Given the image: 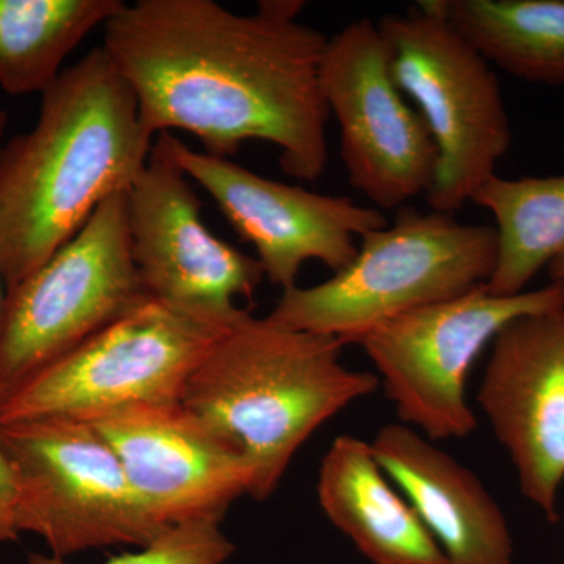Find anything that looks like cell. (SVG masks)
I'll return each instance as SVG.
<instances>
[{
	"label": "cell",
	"mask_w": 564,
	"mask_h": 564,
	"mask_svg": "<svg viewBox=\"0 0 564 564\" xmlns=\"http://www.w3.org/2000/svg\"><path fill=\"white\" fill-rule=\"evenodd\" d=\"M343 347L250 314L188 378L181 403L242 447L254 469L252 499H269L315 430L380 383L344 366Z\"/></svg>",
	"instance_id": "cell-3"
},
{
	"label": "cell",
	"mask_w": 564,
	"mask_h": 564,
	"mask_svg": "<svg viewBox=\"0 0 564 564\" xmlns=\"http://www.w3.org/2000/svg\"><path fill=\"white\" fill-rule=\"evenodd\" d=\"M470 202L491 212L499 254L486 288L511 296L564 252V174L505 180L494 174Z\"/></svg>",
	"instance_id": "cell-18"
},
{
	"label": "cell",
	"mask_w": 564,
	"mask_h": 564,
	"mask_svg": "<svg viewBox=\"0 0 564 564\" xmlns=\"http://www.w3.org/2000/svg\"><path fill=\"white\" fill-rule=\"evenodd\" d=\"M87 423L166 529L221 522L239 497L250 496L254 469L242 447L181 402L131 404Z\"/></svg>",
	"instance_id": "cell-13"
},
{
	"label": "cell",
	"mask_w": 564,
	"mask_h": 564,
	"mask_svg": "<svg viewBox=\"0 0 564 564\" xmlns=\"http://www.w3.org/2000/svg\"><path fill=\"white\" fill-rule=\"evenodd\" d=\"M128 193L106 199L73 240L7 291L0 403L148 299L132 259Z\"/></svg>",
	"instance_id": "cell-7"
},
{
	"label": "cell",
	"mask_w": 564,
	"mask_h": 564,
	"mask_svg": "<svg viewBox=\"0 0 564 564\" xmlns=\"http://www.w3.org/2000/svg\"><path fill=\"white\" fill-rule=\"evenodd\" d=\"M477 399L525 499L554 521L564 481V303L505 326Z\"/></svg>",
	"instance_id": "cell-14"
},
{
	"label": "cell",
	"mask_w": 564,
	"mask_h": 564,
	"mask_svg": "<svg viewBox=\"0 0 564 564\" xmlns=\"http://www.w3.org/2000/svg\"><path fill=\"white\" fill-rule=\"evenodd\" d=\"M236 551L220 521H195L172 527L137 552L111 556L102 564H223ZM29 564H69L54 555L31 554Z\"/></svg>",
	"instance_id": "cell-20"
},
{
	"label": "cell",
	"mask_w": 564,
	"mask_h": 564,
	"mask_svg": "<svg viewBox=\"0 0 564 564\" xmlns=\"http://www.w3.org/2000/svg\"><path fill=\"white\" fill-rule=\"evenodd\" d=\"M191 180L155 137L147 169L128 193L133 263L143 291L185 317L232 328L251 311L263 270L258 258L218 239L204 225Z\"/></svg>",
	"instance_id": "cell-11"
},
{
	"label": "cell",
	"mask_w": 564,
	"mask_h": 564,
	"mask_svg": "<svg viewBox=\"0 0 564 564\" xmlns=\"http://www.w3.org/2000/svg\"><path fill=\"white\" fill-rule=\"evenodd\" d=\"M14 478L9 462L0 448V543L14 541L18 538L17 524H14Z\"/></svg>",
	"instance_id": "cell-21"
},
{
	"label": "cell",
	"mask_w": 564,
	"mask_h": 564,
	"mask_svg": "<svg viewBox=\"0 0 564 564\" xmlns=\"http://www.w3.org/2000/svg\"><path fill=\"white\" fill-rule=\"evenodd\" d=\"M229 328L144 299L0 403V423L93 421L140 403L181 402L196 367Z\"/></svg>",
	"instance_id": "cell-9"
},
{
	"label": "cell",
	"mask_w": 564,
	"mask_h": 564,
	"mask_svg": "<svg viewBox=\"0 0 564 564\" xmlns=\"http://www.w3.org/2000/svg\"><path fill=\"white\" fill-rule=\"evenodd\" d=\"M124 3L121 0H0V88L43 95L70 52Z\"/></svg>",
	"instance_id": "cell-17"
},
{
	"label": "cell",
	"mask_w": 564,
	"mask_h": 564,
	"mask_svg": "<svg viewBox=\"0 0 564 564\" xmlns=\"http://www.w3.org/2000/svg\"><path fill=\"white\" fill-rule=\"evenodd\" d=\"M323 99L340 131L348 181L375 209H402L426 195L436 172L432 133L393 79L378 21L359 18L329 36L321 65Z\"/></svg>",
	"instance_id": "cell-10"
},
{
	"label": "cell",
	"mask_w": 564,
	"mask_h": 564,
	"mask_svg": "<svg viewBox=\"0 0 564 564\" xmlns=\"http://www.w3.org/2000/svg\"><path fill=\"white\" fill-rule=\"evenodd\" d=\"M547 272L552 282L564 285V252L549 263Z\"/></svg>",
	"instance_id": "cell-22"
},
{
	"label": "cell",
	"mask_w": 564,
	"mask_h": 564,
	"mask_svg": "<svg viewBox=\"0 0 564 564\" xmlns=\"http://www.w3.org/2000/svg\"><path fill=\"white\" fill-rule=\"evenodd\" d=\"M154 139L102 47L63 69L39 120L0 148V272L7 291L41 269L147 169Z\"/></svg>",
	"instance_id": "cell-2"
},
{
	"label": "cell",
	"mask_w": 564,
	"mask_h": 564,
	"mask_svg": "<svg viewBox=\"0 0 564 564\" xmlns=\"http://www.w3.org/2000/svg\"><path fill=\"white\" fill-rule=\"evenodd\" d=\"M7 122H9V117H7L6 110L0 107V141H2L3 133H6Z\"/></svg>",
	"instance_id": "cell-23"
},
{
	"label": "cell",
	"mask_w": 564,
	"mask_h": 564,
	"mask_svg": "<svg viewBox=\"0 0 564 564\" xmlns=\"http://www.w3.org/2000/svg\"><path fill=\"white\" fill-rule=\"evenodd\" d=\"M0 448L14 478V524L52 555L144 547L165 533L124 467L90 423L66 417L0 423Z\"/></svg>",
	"instance_id": "cell-6"
},
{
	"label": "cell",
	"mask_w": 564,
	"mask_h": 564,
	"mask_svg": "<svg viewBox=\"0 0 564 564\" xmlns=\"http://www.w3.org/2000/svg\"><path fill=\"white\" fill-rule=\"evenodd\" d=\"M318 503L372 564H448L406 497L375 458L370 443L343 434L322 458Z\"/></svg>",
	"instance_id": "cell-16"
},
{
	"label": "cell",
	"mask_w": 564,
	"mask_h": 564,
	"mask_svg": "<svg viewBox=\"0 0 564 564\" xmlns=\"http://www.w3.org/2000/svg\"><path fill=\"white\" fill-rule=\"evenodd\" d=\"M161 137L185 176L209 193L237 234L254 247L267 280L282 292L296 288L306 262L340 272L358 254L356 239L389 225L383 212L348 196L282 184L231 159L192 150L174 133Z\"/></svg>",
	"instance_id": "cell-12"
},
{
	"label": "cell",
	"mask_w": 564,
	"mask_h": 564,
	"mask_svg": "<svg viewBox=\"0 0 564 564\" xmlns=\"http://www.w3.org/2000/svg\"><path fill=\"white\" fill-rule=\"evenodd\" d=\"M563 303L564 285L558 282L511 296L494 295L485 284L400 315L358 345L380 373L386 397L404 425L433 443L463 440L477 426L466 395L474 362L516 318Z\"/></svg>",
	"instance_id": "cell-8"
},
{
	"label": "cell",
	"mask_w": 564,
	"mask_h": 564,
	"mask_svg": "<svg viewBox=\"0 0 564 564\" xmlns=\"http://www.w3.org/2000/svg\"><path fill=\"white\" fill-rule=\"evenodd\" d=\"M303 9L263 0L239 14L215 0H139L104 24L101 47L152 139L188 132L223 159L265 141L282 172L313 182L328 163L321 65L329 36L299 21Z\"/></svg>",
	"instance_id": "cell-1"
},
{
	"label": "cell",
	"mask_w": 564,
	"mask_h": 564,
	"mask_svg": "<svg viewBox=\"0 0 564 564\" xmlns=\"http://www.w3.org/2000/svg\"><path fill=\"white\" fill-rule=\"evenodd\" d=\"M392 74L432 133L437 162L425 198L455 214L496 173L511 147L502 87L491 63L447 20L441 0L378 20Z\"/></svg>",
	"instance_id": "cell-5"
},
{
	"label": "cell",
	"mask_w": 564,
	"mask_h": 564,
	"mask_svg": "<svg viewBox=\"0 0 564 564\" xmlns=\"http://www.w3.org/2000/svg\"><path fill=\"white\" fill-rule=\"evenodd\" d=\"M447 20L494 68L564 85V0H441Z\"/></svg>",
	"instance_id": "cell-19"
},
{
	"label": "cell",
	"mask_w": 564,
	"mask_h": 564,
	"mask_svg": "<svg viewBox=\"0 0 564 564\" xmlns=\"http://www.w3.org/2000/svg\"><path fill=\"white\" fill-rule=\"evenodd\" d=\"M6 285V282H3L2 272H0V315H2V304L3 299H6V295H3L2 288Z\"/></svg>",
	"instance_id": "cell-24"
},
{
	"label": "cell",
	"mask_w": 564,
	"mask_h": 564,
	"mask_svg": "<svg viewBox=\"0 0 564 564\" xmlns=\"http://www.w3.org/2000/svg\"><path fill=\"white\" fill-rule=\"evenodd\" d=\"M499 240L494 226L404 206L395 220L359 240L344 270L313 288H292L267 315L285 328L359 344L400 315L488 284Z\"/></svg>",
	"instance_id": "cell-4"
},
{
	"label": "cell",
	"mask_w": 564,
	"mask_h": 564,
	"mask_svg": "<svg viewBox=\"0 0 564 564\" xmlns=\"http://www.w3.org/2000/svg\"><path fill=\"white\" fill-rule=\"evenodd\" d=\"M370 447L448 564H513L507 518L473 470L402 422L381 426Z\"/></svg>",
	"instance_id": "cell-15"
}]
</instances>
